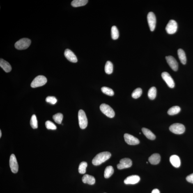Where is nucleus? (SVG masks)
Returning a JSON list of instances; mask_svg holds the SVG:
<instances>
[{
	"label": "nucleus",
	"instance_id": "obj_5",
	"mask_svg": "<svg viewBox=\"0 0 193 193\" xmlns=\"http://www.w3.org/2000/svg\"><path fill=\"white\" fill-rule=\"evenodd\" d=\"M101 111L106 116L109 118H112L114 117L115 112L110 106L106 104H102L100 106Z\"/></svg>",
	"mask_w": 193,
	"mask_h": 193
},
{
	"label": "nucleus",
	"instance_id": "obj_19",
	"mask_svg": "<svg viewBox=\"0 0 193 193\" xmlns=\"http://www.w3.org/2000/svg\"><path fill=\"white\" fill-rule=\"evenodd\" d=\"M82 181L84 183L93 185L95 183V179L93 176L89 175H85L82 177Z\"/></svg>",
	"mask_w": 193,
	"mask_h": 193
},
{
	"label": "nucleus",
	"instance_id": "obj_11",
	"mask_svg": "<svg viewBox=\"0 0 193 193\" xmlns=\"http://www.w3.org/2000/svg\"><path fill=\"white\" fill-rule=\"evenodd\" d=\"M161 76L163 79L165 81L170 88H173L175 87L174 81L171 76L167 72H163Z\"/></svg>",
	"mask_w": 193,
	"mask_h": 193
},
{
	"label": "nucleus",
	"instance_id": "obj_15",
	"mask_svg": "<svg viewBox=\"0 0 193 193\" xmlns=\"http://www.w3.org/2000/svg\"><path fill=\"white\" fill-rule=\"evenodd\" d=\"M140 178L138 175H134L129 176L125 179L124 183L127 185L128 184H135L137 183L140 181Z\"/></svg>",
	"mask_w": 193,
	"mask_h": 193
},
{
	"label": "nucleus",
	"instance_id": "obj_22",
	"mask_svg": "<svg viewBox=\"0 0 193 193\" xmlns=\"http://www.w3.org/2000/svg\"><path fill=\"white\" fill-rule=\"evenodd\" d=\"M88 2L87 0H74L71 3L72 6L74 7L85 6Z\"/></svg>",
	"mask_w": 193,
	"mask_h": 193
},
{
	"label": "nucleus",
	"instance_id": "obj_28",
	"mask_svg": "<svg viewBox=\"0 0 193 193\" xmlns=\"http://www.w3.org/2000/svg\"><path fill=\"white\" fill-rule=\"evenodd\" d=\"M87 166V164L86 162H81L79 166V172L80 174H84L86 172V168Z\"/></svg>",
	"mask_w": 193,
	"mask_h": 193
},
{
	"label": "nucleus",
	"instance_id": "obj_3",
	"mask_svg": "<svg viewBox=\"0 0 193 193\" xmlns=\"http://www.w3.org/2000/svg\"><path fill=\"white\" fill-rule=\"evenodd\" d=\"M47 79L43 76H38L35 77L31 83V87L32 88H37L42 86L46 84Z\"/></svg>",
	"mask_w": 193,
	"mask_h": 193
},
{
	"label": "nucleus",
	"instance_id": "obj_37",
	"mask_svg": "<svg viewBox=\"0 0 193 193\" xmlns=\"http://www.w3.org/2000/svg\"><path fill=\"white\" fill-rule=\"evenodd\" d=\"M1 130H0V138H1Z\"/></svg>",
	"mask_w": 193,
	"mask_h": 193
},
{
	"label": "nucleus",
	"instance_id": "obj_26",
	"mask_svg": "<svg viewBox=\"0 0 193 193\" xmlns=\"http://www.w3.org/2000/svg\"><path fill=\"white\" fill-rule=\"evenodd\" d=\"M181 111V108L178 106H175L172 107L168 111V114L171 116L178 114Z\"/></svg>",
	"mask_w": 193,
	"mask_h": 193
},
{
	"label": "nucleus",
	"instance_id": "obj_17",
	"mask_svg": "<svg viewBox=\"0 0 193 193\" xmlns=\"http://www.w3.org/2000/svg\"><path fill=\"white\" fill-rule=\"evenodd\" d=\"M170 162L172 165L176 168L180 167L181 165L180 159L178 156L173 155L170 157Z\"/></svg>",
	"mask_w": 193,
	"mask_h": 193
},
{
	"label": "nucleus",
	"instance_id": "obj_16",
	"mask_svg": "<svg viewBox=\"0 0 193 193\" xmlns=\"http://www.w3.org/2000/svg\"><path fill=\"white\" fill-rule=\"evenodd\" d=\"M161 157L158 153H154L148 159L149 161L152 164L156 165L160 163Z\"/></svg>",
	"mask_w": 193,
	"mask_h": 193
},
{
	"label": "nucleus",
	"instance_id": "obj_20",
	"mask_svg": "<svg viewBox=\"0 0 193 193\" xmlns=\"http://www.w3.org/2000/svg\"><path fill=\"white\" fill-rule=\"evenodd\" d=\"M142 130L143 134L148 139L152 140L155 139V135L149 129L143 128L142 129Z\"/></svg>",
	"mask_w": 193,
	"mask_h": 193
},
{
	"label": "nucleus",
	"instance_id": "obj_36",
	"mask_svg": "<svg viewBox=\"0 0 193 193\" xmlns=\"http://www.w3.org/2000/svg\"><path fill=\"white\" fill-rule=\"evenodd\" d=\"M151 193H160V191L157 189H155L152 190Z\"/></svg>",
	"mask_w": 193,
	"mask_h": 193
},
{
	"label": "nucleus",
	"instance_id": "obj_13",
	"mask_svg": "<svg viewBox=\"0 0 193 193\" xmlns=\"http://www.w3.org/2000/svg\"><path fill=\"white\" fill-rule=\"evenodd\" d=\"M166 61L170 67L175 71L178 70V63L176 59L172 56H166Z\"/></svg>",
	"mask_w": 193,
	"mask_h": 193
},
{
	"label": "nucleus",
	"instance_id": "obj_6",
	"mask_svg": "<svg viewBox=\"0 0 193 193\" xmlns=\"http://www.w3.org/2000/svg\"><path fill=\"white\" fill-rule=\"evenodd\" d=\"M169 130L173 133L180 134L185 132V126L182 124L176 123L171 125L169 127Z\"/></svg>",
	"mask_w": 193,
	"mask_h": 193
},
{
	"label": "nucleus",
	"instance_id": "obj_1",
	"mask_svg": "<svg viewBox=\"0 0 193 193\" xmlns=\"http://www.w3.org/2000/svg\"><path fill=\"white\" fill-rule=\"evenodd\" d=\"M111 156V153L109 152H101L97 154L93 159L92 163L95 166L100 165L109 160Z\"/></svg>",
	"mask_w": 193,
	"mask_h": 193
},
{
	"label": "nucleus",
	"instance_id": "obj_9",
	"mask_svg": "<svg viewBox=\"0 0 193 193\" xmlns=\"http://www.w3.org/2000/svg\"><path fill=\"white\" fill-rule=\"evenodd\" d=\"M10 166L12 172L17 173L18 171L19 166L17 159L13 154L10 156Z\"/></svg>",
	"mask_w": 193,
	"mask_h": 193
},
{
	"label": "nucleus",
	"instance_id": "obj_31",
	"mask_svg": "<svg viewBox=\"0 0 193 193\" xmlns=\"http://www.w3.org/2000/svg\"><path fill=\"white\" fill-rule=\"evenodd\" d=\"M142 90L141 88H138L134 90L132 94V96L134 99H137L140 97L142 94Z\"/></svg>",
	"mask_w": 193,
	"mask_h": 193
},
{
	"label": "nucleus",
	"instance_id": "obj_23",
	"mask_svg": "<svg viewBox=\"0 0 193 193\" xmlns=\"http://www.w3.org/2000/svg\"><path fill=\"white\" fill-rule=\"evenodd\" d=\"M114 173V169L112 166H108L106 168L104 172V177L106 178H108L111 177Z\"/></svg>",
	"mask_w": 193,
	"mask_h": 193
},
{
	"label": "nucleus",
	"instance_id": "obj_35",
	"mask_svg": "<svg viewBox=\"0 0 193 193\" xmlns=\"http://www.w3.org/2000/svg\"><path fill=\"white\" fill-rule=\"evenodd\" d=\"M186 179L188 182L193 183V173L187 176L186 178Z\"/></svg>",
	"mask_w": 193,
	"mask_h": 193
},
{
	"label": "nucleus",
	"instance_id": "obj_12",
	"mask_svg": "<svg viewBox=\"0 0 193 193\" xmlns=\"http://www.w3.org/2000/svg\"><path fill=\"white\" fill-rule=\"evenodd\" d=\"M124 137L125 142L129 145H135L139 144V139L130 134H125Z\"/></svg>",
	"mask_w": 193,
	"mask_h": 193
},
{
	"label": "nucleus",
	"instance_id": "obj_25",
	"mask_svg": "<svg viewBox=\"0 0 193 193\" xmlns=\"http://www.w3.org/2000/svg\"><path fill=\"white\" fill-rule=\"evenodd\" d=\"M157 94V90L156 88L154 87L150 88L149 90L148 95L150 100H153L156 97Z\"/></svg>",
	"mask_w": 193,
	"mask_h": 193
},
{
	"label": "nucleus",
	"instance_id": "obj_24",
	"mask_svg": "<svg viewBox=\"0 0 193 193\" xmlns=\"http://www.w3.org/2000/svg\"><path fill=\"white\" fill-rule=\"evenodd\" d=\"M111 37L113 40H117L119 38V31L116 26H113L111 28Z\"/></svg>",
	"mask_w": 193,
	"mask_h": 193
},
{
	"label": "nucleus",
	"instance_id": "obj_14",
	"mask_svg": "<svg viewBox=\"0 0 193 193\" xmlns=\"http://www.w3.org/2000/svg\"><path fill=\"white\" fill-rule=\"evenodd\" d=\"M65 56L67 59L73 63L77 62L78 60L75 54L69 49H65L64 53Z\"/></svg>",
	"mask_w": 193,
	"mask_h": 193
},
{
	"label": "nucleus",
	"instance_id": "obj_29",
	"mask_svg": "<svg viewBox=\"0 0 193 193\" xmlns=\"http://www.w3.org/2000/svg\"><path fill=\"white\" fill-rule=\"evenodd\" d=\"M53 119L56 123L61 124L63 119V115L61 113H57L53 116Z\"/></svg>",
	"mask_w": 193,
	"mask_h": 193
},
{
	"label": "nucleus",
	"instance_id": "obj_33",
	"mask_svg": "<svg viewBox=\"0 0 193 193\" xmlns=\"http://www.w3.org/2000/svg\"><path fill=\"white\" fill-rule=\"evenodd\" d=\"M45 125L46 127L48 130H56L57 127L56 125L51 121H48L46 122Z\"/></svg>",
	"mask_w": 193,
	"mask_h": 193
},
{
	"label": "nucleus",
	"instance_id": "obj_21",
	"mask_svg": "<svg viewBox=\"0 0 193 193\" xmlns=\"http://www.w3.org/2000/svg\"><path fill=\"white\" fill-rule=\"evenodd\" d=\"M178 55L179 59L181 63L183 65H185L186 63L187 59L185 52L183 49H178Z\"/></svg>",
	"mask_w": 193,
	"mask_h": 193
},
{
	"label": "nucleus",
	"instance_id": "obj_32",
	"mask_svg": "<svg viewBox=\"0 0 193 193\" xmlns=\"http://www.w3.org/2000/svg\"><path fill=\"white\" fill-rule=\"evenodd\" d=\"M101 91L103 93L109 96H112L114 95L113 90L109 87H103L101 88Z\"/></svg>",
	"mask_w": 193,
	"mask_h": 193
},
{
	"label": "nucleus",
	"instance_id": "obj_18",
	"mask_svg": "<svg viewBox=\"0 0 193 193\" xmlns=\"http://www.w3.org/2000/svg\"><path fill=\"white\" fill-rule=\"evenodd\" d=\"M0 66L5 72H10L12 70V67L10 64L3 59L0 60Z\"/></svg>",
	"mask_w": 193,
	"mask_h": 193
},
{
	"label": "nucleus",
	"instance_id": "obj_4",
	"mask_svg": "<svg viewBox=\"0 0 193 193\" xmlns=\"http://www.w3.org/2000/svg\"><path fill=\"white\" fill-rule=\"evenodd\" d=\"M78 118L79 127L82 129H85L87 126L88 120L86 113L83 110L79 111Z\"/></svg>",
	"mask_w": 193,
	"mask_h": 193
},
{
	"label": "nucleus",
	"instance_id": "obj_8",
	"mask_svg": "<svg viewBox=\"0 0 193 193\" xmlns=\"http://www.w3.org/2000/svg\"><path fill=\"white\" fill-rule=\"evenodd\" d=\"M178 29V24L176 21L171 20L169 21L166 27V30L169 34H173L176 32Z\"/></svg>",
	"mask_w": 193,
	"mask_h": 193
},
{
	"label": "nucleus",
	"instance_id": "obj_2",
	"mask_svg": "<svg viewBox=\"0 0 193 193\" xmlns=\"http://www.w3.org/2000/svg\"><path fill=\"white\" fill-rule=\"evenodd\" d=\"M31 40L27 38H23L16 42L15 47L18 50H24L28 48L31 44Z\"/></svg>",
	"mask_w": 193,
	"mask_h": 193
},
{
	"label": "nucleus",
	"instance_id": "obj_10",
	"mask_svg": "<svg viewBox=\"0 0 193 193\" xmlns=\"http://www.w3.org/2000/svg\"><path fill=\"white\" fill-rule=\"evenodd\" d=\"M132 161L129 158H124L120 161V164L117 165L118 169L122 170L130 168L132 166Z\"/></svg>",
	"mask_w": 193,
	"mask_h": 193
},
{
	"label": "nucleus",
	"instance_id": "obj_7",
	"mask_svg": "<svg viewBox=\"0 0 193 193\" xmlns=\"http://www.w3.org/2000/svg\"><path fill=\"white\" fill-rule=\"evenodd\" d=\"M148 23L150 31H153L156 25V20L155 14L152 12L149 13L147 16Z\"/></svg>",
	"mask_w": 193,
	"mask_h": 193
},
{
	"label": "nucleus",
	"instance_id": "obj_27",
	"mask_svg": "<svg viewBox=\"0 0 193 193\" xmlns=\"http://www.w3.org/2000/svg\"><path fill=\"white\" fill-rule=\"evenodd\" d=\"M104 70L106 73L109 74L112 73L113 71V65L111 62L109 61L107 62Z\"/></svg>",
	"mask_w": 193,
	"mask_h": 193
},
{
	"label": "nucleus",
	"instance_id": "obj_30",
	"mask_svg": "<svg viewBox=\"0 0 193 193\" xmlns=\"http://www.w3.org/2000/svg\"><path fill=\"white\" fill-rule=\"evenodd\" d=\"M30 125L33 129H36L38 128V121H37L36 116L35 114H33L32 116L30 121Z\"/></svg>",
	"mask_w": 193,
	"mask_h": 193
},
{
	"label": "nucleus",
	"instance_id": "obj_34",
	"mask_svg": "<svg viewBox=\"0 0 193 193\" xmlns=\"http://www.w3.org/2000/svg\"><path fill=\"white\" fill-rule=\"evenodd\" d=\"M46 101L52 104H55L57 102V100L55 97L54 96H48L45 99Z\"/></svg>",
	"mask_w": 193,
	"mask_h": 193
}]
</instances>
